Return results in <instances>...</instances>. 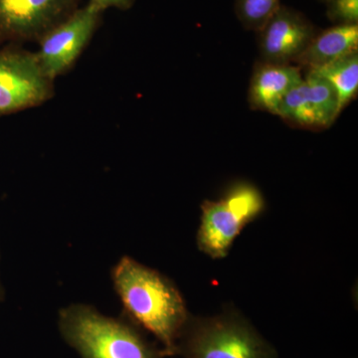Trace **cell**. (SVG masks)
Segmentation results:
<instances>
[{"label": "cell", "mask_w": 358, "mask_h": 358, "mask_svg": "<svg viewBox=\"0 0 358 358\" xmlns=\"http://www.w3.org/2000/svg\"><path fill=\"white\" fill-rule=\"evenodd\" d=\"M112 280L129 317L159 339L164 357L176 355V343L190 317L176 285L128 256L113 268Z\"/></svg>", "instance_id": "obj_1"}, {"label": "cell", "mask_w": 358, "mask_h": 358, "mask_svg": "<svg viewBox=\"0 0 358 358\" xmlns=\"http://www.w3.org/2000/svg\"><path fill=\"white\" fill-rule=\"evenodd\" d=\"M58 327L66 343L81 358L164 357L129 322L103 315L86 303H72L60 310Z\"/></svg>", "instance_id": "obj_2"}, {"label": "cell", "mask_w": 358, "mask_h": 358, "mask_svg": "<svg viewBox=\"0 0 358 358\" xmlns=\"http://www.w3.org/2000/svg\"><path fill=\"white\" fill-rule=\"evenodd\" d=\"M185 358H277V352L241 315H190L176 343V355Z\"/></svg>", "instance_id": "obj_3"}, {"label": "cell", "mask_w": 358, "mask_h": 358, "mask_svg": "<svg viewBox=\"0 0 358 358\" xmlns=\"http://www.w3.org/2000/svg\"><path fill=\"white\" fill-rule=\"evenodd\" d=\"M265 208L262 193L251 183L231 186L222 199L205 200L201 205V222L197 246L213 259L228 255L233 242L244 228Z\"/></svg>", "instance_id": "obj_4"}, {"label": "cell", "mask_w": 358, "mask_h": 358, "mask_svg": "<svg viewBox=\"0 0 358 358\" xmlns=\"http://www.w3.org/2000/svg\"><path fill=\"white\" fill-rule=\"evenodd\" d=\"M55 95L36 53L20 45L0 47V117L39 107Z\"/></svg>", "instance_id": "obj_5"}, {"label": "cell", "mask_w": 358, "mask_h": 358, "mask_svg": "<svg viewBox=\"0 0 358 358\" xmlns=\"http://www.w3.org/2000/svg\"><path fill=\"white\" fill-rule=\"evenodd\" d=\"M80 4L81 0H0V47L38 43Z\"/></svg>", "instance_id": "obj_6"}, {"label": "cell", "mask_w": 358, "mask_h": 358, "mask_svg": "<svg viewBox=\"0 0 358 358\" xmlns=\"http://www.w3.org/2000/svg\"><path fill=\"white\" fill-rule=\"evenodd\" d=\"M102 15L88 2L40 40L35 53L47 77L55 81L72 69L98 29Z\"/></svg>", "instance_id": "obj_7"}, {"label": "cell", "mask_w": 358, "mask_h": 358, "mask_svg": "<svg viewBox=\"0 0 358 358\" xmlns=\"http://www.w3.org/2000/svg\"><path fill=\"white\" fill-rule=\"evenodd\" d=\"M317 32L303 14L281 6L258 31L261 57L277 64L296 62Z\"/></svg>", "instance_id": "obj_8"}, {"label": "cell", "mask_w": 358, "mask_h": 358, "mask_svg": "<svg viewBox=\"0 0 358 358\" xmlns=\"http://www.w3.org/2000/svg\"><path fill=\"white\" fill-rule=\"evenodd\" d=\"M339 114L334 89L310 72L289 92L277 112V115L292 124L313 129L329 128Z\"/></svg>", "instance_id": "obj_9"}, {"label": "cell", "mask_w": 358, "mask_h": 358, "mask_svg": "<svg viewBox=\"0 0 358 358\" xmlns=\"http://www.w3.org/2000/svg\"><path fill=\"white\" fill-rule=\"evenodd\" d=\"M303 76L301 70L291 64L263 62L257 66L249 89L252 107L277 115L287 95Z\"/></svg>", "instance_id": "obj_10"}, {"label": "cell", "mask_w": 358, "mask_h": 358, "mask_svg": "<svg viewBox=\"0 0 358 358\" xmlns=\"http://www.w3.org/2000/svg\"><path fill=\"white\" fill-rule=\"evenodd\" d=\"M358 50V24H336L315 33L296 62L308 69L329 64Z\"/></svg>", "instance_id": "obj_11"}, {"label": "cell", "mask_w": 358, "mask_h": 358, "mask_svg": "<svg viewBox=\"0 0 358 358\" xmlns=\"http://www.w3.org/2000/svg\"><path fill=\"white\" fill-rule=\"evenodd\" d=\"M308 72L322 78L334 89L341 113L357 96L358 52L329 64L308 69Z\"/></svg>", "instance_id": "obj_12"}, {"label": "cell", "mask_w": 358, "mask_h": 358, "mask_svg": "<svg viewBox=\"0 0 358 358\" xmlns=\"http://www.w3.org/2000/svg\"><path fill=\"white\" fill-rule=\"evenodd\" d=\"M281 6V0H236L235 13L245 28L258 32Z\"/></svg>", "instance_id": "obj_13"}, {"label": "cell", "mask_w": 358, "mask_h": 358, "mask_svg": "<svg viewBox=\"0 0 358 358\" xmlns=\"http://www.w3.org/2000/svg\"><path fill=\"white\" fill-rule=\"evenodd\" d=\"M329 20L338 24H358V0H324Z\"/></svg>", "instance_id": "obj_14"}, {"label": "cell", "mask_w": 358, "mask_h": 358, "mask_svg": "<svg viewBox=\"0 0 358 358\" xmlns=\"http://www.w3.org/2000/svg\"><path fill=\"white\" fill-rule=\"evenodd\" d=\"M136 0H90L89 3L96 7L99 10H107L109 8H117L120 10H128L133 7Z\"/></svg>", "instance_id": "obj_15"}, {"label": "cell", "mask_w": 358, "mask_h": 358, "mask_svg": "<svg viewBox=\"0 0 358 358\" xmlns=\"http://www.w3.org/2000/svg\"><path fill=\"white\" fill-rule=\"evenodd\" d=\"M4 296H6V293H4L3 285H2L1 279H0V303L4 300Z\"/></svg>", "instance_id": "obj_16"}]
</instances>
